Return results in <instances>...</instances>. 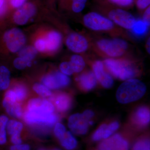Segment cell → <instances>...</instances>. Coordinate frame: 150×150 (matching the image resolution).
I'll return each mask as SVG.
<instances>
[{"mask_svg": "<svg viewBox=\"0 0 150 150\" xmlns=\"http://www.w3.org/2000/svg\"><path fill=\"white\" fill-rule=\"evenodd\" d=\"M54 110V105L48 100L40 98L30 100L25 120L30 125L52 126L57 121V117L53 113Z\"/></svg>", "mask_w": 150, "mask_h": 150, "instance_id": "1", "label": "cell"}, {"mask_svg": "<svg viewBox=\"0 0 150 150\" xmlns=\"http://www.w3.org/2000/svg\"><path fill=\"white\" fill-rule=\"evenodd\" d=\"M91 47L99 56L107 59L129 57V44L126 40L115 38L112 39L98 38L92 40Z\"/></svg>", "mask_w": 150, "mask_h": 150, "instance_id": "2", "label": "cell"}, {"mask_svg": "<svg viewBox=\"0 0 150 150\" xmlns=\"http://www.w3.org/2000/svg\"><path fill=\"white\" fill-rule=\"evenodd\" d=\"M103 64L112 76L122 80L132 79L139 72L137 61L128 57L106 59Z\"/></svg>", "mask_w": 150, "mask_h": 150, "instance_id": "3", "label": "cell"}, {"mask_svg": "<svg viewBox=\"0 0 150 150\" xmlns=\"http://www.w3.org/2000/svg\"><path fill=\"white\" fill-rule=\"evenodd\" d=\"M85 26L94 31L107 33L115 37L127 38L125 32L108 18L96 12L88 13L83 17Z\"/></svg>", "mask_w": 150, "mask_h": 150, "instance_id": "4", "label": "cell"}, {"mask_svg": "<svg viewBox=\"0 0 150 150\" xmlns=\"http://www.w3.org/2000/svg\"><path fill=\"white\" fill-rule=\"evenodd\" d=\"M146 86L137 79H130L121 84L116 92V98L121 103H127L141 98L146 93Z\"/></svg>", "mask_w": 150, "mask_h": 150, "instance_id": "5", "label": "cell"}, {"mask_svg": "<svg viewBox=\"0 0 150 150\" xmlns=\"http://www.w3.org/2000/svg\"><path fill=\"white\" fill-rule=\"evenodd\" d=\"M94 115L93 112L86 110L82 114L77 113L70 116L69 120V127L73 133L77 135H84L88 131L89 120Z\"/></svg>", "mask_w": 150, "mask_h": 150, "instance_id": "6", "label": "cell"}, {"mask_svg": "<svg viewBox=\"0 0 150 150\" xmlns=\"http://www.w3.org/2000/svg\"><path fill=\"white\" fill-rule=\"evenodd\" d=\"M107 15L108 18L124 29L130 30L137 21L133 15L121 9H112L107 12Z\"/></svg>", "mask_w": 150, "mask_h": 150, "instance_id": "7", "label": "cell"}, {"mask_svg": "<svg viewBox=\"0 0 150 150\" xmlns=\"http://www.w3.org/2000/svg\"><path fill=\"white\" fill-rule=\"evenodd\" d=\"M66 44L73 52L83 53L91 47L90 38L79 33H71L67 36Z\"/></svg>", "mask_w": 150, "mask_h": 150, "instance_id": "8", "label": "cell"}, {"mask_svg": "<svg viewBox=\"0 0 150 150\" xmlns=\"http://www.w3.org/2000/svg\"><path fill=\"white\" fill-rule=\"evenodd\" d=\"M4 40L10 51L16 52L24 46L26 39L20 30L14 28L6 33L4 35Z\"/></svg>", "mask_w": 150, "mask_h": 150, "instance_id": "9", "label": "cell"}, {"mask_svg": "<svg viewBox=\"0 0 150 150\" xmlns=\"http://www.w3.org/2000/svg\"><path fill=\"white\" fill-rule=\"evenodd\" d=\"M128 142L119 134H116L103 141L98 150H129Z\"/></svg>", "mask_w": 150, "mask_h": 150, "instance_id": "10", "label": "cell"}, {"mask_svg": "<svg viewBox=\"0 0 150 150\" xmlns=\"http://www.w3.org/2000/svg\"><path fill=\"white\" fill-rule=\"evenodd\" d=\"M69 78L67 75L57 71L43 77L42 82L48 88L57 89L68 86L70 83Z\"/></svg>", "mask_w": 150, "mask_h": 150, "instance_id": "11", "label": "cell"}, {"mask_svg": "<svg viewBox=\"0 0 150 150\" xmlns=\"http://www.w3.org/2000/svg\"><path fill=\"white\" fill-rule=\"evenodd\" d=\"M36 7L31 3H25L22 6L18 8L13 15L15 22L20 25L25 24L29 19L36 13Z\"/></svg>", "mask_w": 150, "mask_h": 150, "instance_id": "12", "label": "cell"}, {"mask_svg": "<svg viewBox=\"0 0 150 150\" xmlns=\"http://www.w3.org/2000/svg\"><path fill=\"white\" fill-rule=\"evenodd\" d=\"M93 74L96 79L105 88H110L112 86L113 81L108 73L105 71L104 65L101 61L96 60L92 63Z\"/></svg>", "mask_w": 150, "mask_h": 150, "instance_id": "13", "label": "cell"}, {"mask_svg": "<svg viewBox=\"0 0 150 150\" xmlns=\"http://www.w3.org/2000/svg\"><path fill=\"white\" fill-rule=\"evenodd\" d=\"M77 81L79 85L85 91H90L94 88L97 79L94 74L91 71H86L79 76Z\"/></svg>", "mask_w": 150, "mask_h": 150, "instance_id": "14", "label": "cell"}, {"mask_svg": "<svg viewBox=\"0 0 150 150\" xmlns=\"http://www.w3.org/2000/svg\"><path fill=\"white\" fill-rule=\"evenodd\" d=\"M46 40V49L48 51L53 52L58 50L61 46L62 36L59 33L56 31L48 33Z\"/></svg>", "mask_w": 150, "mask_h": 150, "instance_id": "15", "label": "cell"}, {"mask_svg": "<svg viewBox=\"0 0 150 150\" xmlns=\"http://www.w3.org/2000/svg\"><path fill=\"white\" fill-rule=\"evenodd\" d=\"M150 110L147 107H141L138 108L134 116L136 124L140 126H145L150 121Z\"/></svg>", "mask_w": 150, "mask_h": 150, "instance_id": "16", "label": "cell"}, {"mask_svg": "<svg viewBox=\"0 0 150 150\" xmlns=\"http://www.w3.org/2000/svg\"><path fill=\"white\" fill-rule=\"evenodd\" d=\"M71 104V98L67 94H59L55 98V105L58 110L61 112H65L69 110Z\"/></svg>", "mask_w": 150, "mask_h": 150, "instance_id": "17", "label": "cell"}, {"mask_svg": "<svg viewBox=\"0 0 150 150\" xmlns=\"http://www.w3.org/2000/svg\"><path fill=\"white\" fill-rule=\"evenodd\" d=\"M62 146L68 150L74 149L77 146V141L69 131L65 133L62 139L59 140Z\"/></svg>", "mask_w": 150, "mask_h": 150, "instance_id": "18", "label": "cell"}, {"mask_svg": "<svg viewBox=\"0 0 150 150\" xmlns=\"http://www.w3.org/2000/svg\"><path fill=\"white\" fill-rule=\"evenodd\" d=\"M149 27L142 20H137L134 27L130 30L136 37H142L147 33Z\"/></svg>", "mask_w": 150, "mask_h": 150, "instance_id": "19", "label": "cell"}, {"mask_svg": "<svg viewBox=\"0 0 150 150\" xmlns=\"http://www.w3.org/2000/svg\"><path fill=\"white\" fill-rule=\"evenodd\" d=\"M10 82V72L4 67H0V91L4 90L8 88Z\"/></svg>", "mask_w": 150, "mask_h": 150, "instance_id": "20", "label": "cell"}, {"mask_svg": "<svg viewBox=\"0 0 150 150\" xmlns=\"http://www.w3.org/2000/svg\"><path fill=\"white\" fill-rule=\"evenodd\" d=\"M70 63L74 73H79L84 69L85 62L81 56L74 55L71 56Z\"/></svg>", "mask_w": 150, "mask_h": 150, "instance_id": "21", "label": "cell"}, {"mask_svg": "<svg viewBox=\"0 0 150 150\" xmlns=\"http://www.w3.org/2000/svg\"><path fill=\"white\" fill-rule=\"evenodd\" d=\"M3 106L10 115L16 118L21 117L22 114L21 108L16 102L3 105Z\"/></svg>", "mask_w": 150, "mask_h": 150, "instance_id": "22", "label": "cell"}, {"mask_svg": "<svg viewBox=\"0 0 150 150\" xmlns=\"http://www.w3.org/2000/svg\"><path fill=\"white\" fill-rule=\"evenodd\" d=\"M6 127L8 134L12 136L14 134H20L23 126L21 122L11 120L8 122Z\"/></svg>", "mask_w": 150, "mask_h": 150, "instance_id": "23", "label": "cell"}, {"mask_svg": "<svg viewBox=\"0 0 150 150\" xmlns=\"http://www.w3.org/2000/svg\"><path fill=\"white\" fill-rule=\"evenodd\" d=\"M37 54V51L34 47L32 46H27L22 49L20 52L21 57L24 58L29 62H31L35 58Z\"/></svg>", "mask_w": 150, "mask_h": 150, "instance_id": "24", "label": "cell"}, {"mask_svg": "<svg viewBox=\"0 0 150 150\" xmlns=\"http://www.w3.org/2000/svg\"><path fill=\"white\" fill-rule=\"evenodd\" d=\"M87 0H71L72 10L76 13H79L85 7Z\"/></svg>", "mask_w": 150, "mask_h": 150, "instance_id": "25", "label": "cell"}, {"mask_svg": "<svg viewBox=\"0 0 150 150\" xmlns=\"http://www.w3.org/2000/svg\"><path fill=\"white\" fill-rule=\"evenodd\" d=\"M133 150H150L149 140L144 139L137 141L134 144Z\"/></svg>", "mask_w": 150, "mask_h": 150, "instance_id": "26", "label": "cell"}, {"mask_svg": "<svg viewBox=\"0 0 150 150\" xmlns=\"http://www.w3.org/2000/svg\"><path fill=\"white\" fill-rule=\"evenodd\" d=\"M33 89L38 94L43 97L50 96L51 95V91L47 88L46 86L41 84L36 83L33 87Z\"/></svg>", "mask_w": 150, "mask_h": 150, "instance_id": "27", "label": "cell"}, {"mask_svg": "<svg viewBox=\"0 0 150 150\" xmlns=\"http://www.w3.org/2000/svg\"><path fill=\"white\" fill-rule=\"evenodd\" d=\"M16 95L17 100L21 101L23 100L26 96L27 94V90L22 85L17 86L13 90Z\"/></svg>", "mask_w": 150, "mask_h": 150, "instance_id": "28", "label": "cell"}, {"mask_svg": "<svg viewBox=\"0 0 150 150\" xmlns=\"http://www.w3.org/2000/svg\"><path fill=\"white\" fill-rule=\"evenodd\" d=\"M118 127L119 123L117 122H113L108 126H107L104 131L103 139H105L110 137V136L118 129Z\"/></svg>", "mask_w": 150, "mask_h": 150, "instance_id": "29", "label": "cell"}, {"mask_svg": "<svg viewBox=\"0 0 150 150\" xmlns=\"http://www.w3.org/2000/svg\"><path fill=\"white\" fill-rule=\"evenodd\" d=\"M14 66L18 69H23L28 66H29L30 62L22 57H18L14 61Z\"/></svg>", "mask_w": 150, "mask_h": 150, "instance_id": "30", "label": "cell"}, {"mask_svg": "<svg viewBox=\"0 0 150 150\" xmlns=\"http://www.w3.org/2000/svg\"><path fill=\"white\" fill-rule=\"evenodd\" d=\"M107 125L105 124L101 125L93 134L92 137L93 140L94 141H98L103 139L104 131Z\"/></svg>", "mask_w": 150, "mask_h": 150, "instance_id": "31", "label": "cell"}, {"mask_svg": "<svg viewBox=\"0 0 150 150\" xmlns=\"http://www.w3.org/2000/svg\"><path fill=\"white\" fill-rule=\"evenodd\" d=\"M60 69L62 72L65 75H71L74 73L70 62H64L60 66Z\"/></svg>", "mask_w": 150, "mask_h": 150, "instance_id": "32", "label": "cell"}, {"mask_svg": "<svg viewBox=\"0 0 150 150\" xmlns=\"http://www.w3.org/2000/svg\"><path fill=\"white\" fill-rule=\"evenodd\" d=\"M66 132V129L63 124L60 123L56 124L54 129V134L59 140L62 139Z\"/></svg>", "mask_w": 150, "mask_h": 150, "instance_id": "33", "label": "cell"}, {"mask_svg": "<svg viewBox=\"0 0 150 150\" xmlns=\"http://www.w3.org/2000/svg\"><path fill=\"white\" fill-rule=\"evenodd\" d=\"M111 3L123 7H128L131 6L134 0H109Z\"/></svg>", "mask_w": 150, "mask_h": 150, "instance_id": "34", "label": "cell"}, {"mask_svg": "<svg viewBox=\"0 0 150 150\" xmlns=\"http://www.w3.org/2000/svg\"><path fill=\"white\" fill-rule=\"evenodd\" d=\"M35 47L38 51H43L46 49L45 39H39L36 40L35 43Z\"/></svg>", "mask_w": 150, "mask_h": 150, "instance_id": "35", "label": "cell"}, {"mask_svg": "<svg viewBox=\"0 0 150 150\" xmlns=\"http://www.w3.org/2000/svg\"><path fill=\"white\" fill-rule=\"evenodd\" d=\"M150 4V0H137V7L141 10L147 8Z\"/></svg>", "mask_w": 150, "mask_h": 150, "instance_id": "36", "label": "cell"}, {"mask_svg": "<svg viewBox=\"0 0 150 150\" xmlns=\"http://www.w3.org/2000/svg\"><path fill=\"white\" fill-rule=\"evenodd\" d=\"M6 128H0V145H4L7 142Z\"/></svg>", "mask_w": 150, "mask_h": 150, "instance_id": "37", "label": "cell"}, {"mask_svg": "<svg viewBox=\"0 0 150 150\" xmlns=\"http://www.w3.org/2000/svg\"><path fill=\"white\" fill-rule=\"evenodd\" d=\"M10 150H30V146L28 144L14 145L11 146L10 148Z\"/></svg>", "mask_w": 150, "mask_h": 150, "instance_id": "38", "label": "cell"}, {"mask_svg": "<svg viewBox=\"0 0 150 150\" xmlns=\"http://www.w3.org/2000/svg\"><path fill=\"white\" fill-rule=\"evenodd\" d=\"M150 8L148 7L146 10L145 11L143 15V18L142 20L146 23L148 26H150Z\"/></svg>", "mask_w": 150, "mask_h": 150, "instance_id": "39", "label": "cell"}, {"mask_svg": "<svg viewBox=\"0 0 150 150\" xmlns=\"http://www.w3.org/2000/svg\"><path fill=\"white\" fill-rule=\"evenodd\" d=\"M26 0H10L11 5L14 8H19L25 3Z\"/></svg>", "mask_w": 150, "mask_h": 150, "instance_id": "40", "label": "cell"}, {"mask_svg": "<svg viewBox=\"0 0 150 150\" xmlns=\"http://www.w3.org/2000/svg\"><path fill=\"white\" fill-rule=\"evenodd\" d=\"M11 142L14 145H18L21 144L22 139L21 137L20 134H14L11 137Z\"/></svg>", "mask_w": 150, "mask_h": 150, "instance_id": "41", "label": "cell"}, {"mask_svg": "<svg viewBox=\"0 0 150 150\" xmlns=\"http://www.w3.org/2000/svg\"><path fill=\"white\" fill-rule=\"evenodd\" d=\"M8 122V118L5 115L0 116V128H6Z\"/></svg>", "mask_w": 150, "mask_h": 150, "instance_id": "42", "label": "cell"}, {"mask_svg": "<svg viewBox=\"0 0 150 150\" xmlns=\"http://www.w3.org/2000/svg\"><path fill=\"white\" fill-rule=\"evenodd\" d=\"M6 10V0H0V16L4 14Z\"/></svg>", "mask_w": 150, "mask_h": 150, "instance_id": "43", "label": "cell"}, {"mask_svg": "<svg viewBox=\"0 0 150 150\" xmlns=\"http://www.w3.org/2000/svg\"><path fill=\"white\" fill-rule=\"evenodd\" d=\"M150 37L149 38V39H148L147 41L146 44V48L147 51L148 53L150 54Z\"/></svg>", "mask_w": 150, "mask_h": 150, "instance_id": "44", "label": "cell"}, {"mask_svg": "<svg viewBox=\"0 0 150 150\" xmlns=\"http://www.w3.org/2000/svg\"><path fill=\"white\" fill-rule=\"evenodd\" d=\"M38 150H60L59 149H51V150H47L46 149H38Z\"/></svg>", "mask_w": 150, "mask_h": 150, "instance_id": "45", "label": "cell"}]
</instances>
